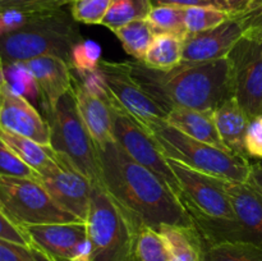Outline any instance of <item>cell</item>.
<instances>
[{"instance_id": "6da1fadb", "label": "cell", "mask_w": 262, "mask_h": 261, "mask_svg": "<svg viewBox=\"0 0 262 261\" xmlns=\"http://www.w3.org/2000/svg\"><path fill=\"white\" fill-rule=\"evenodd\" d=\"M99 151L104 188L124 209L138 228L147 225L193 227L186 206L156 174L133 160L115 141Z\"/></svg>"}, {"instance_id": "7a4b0ae2", "label": "cell", "mask_w": 262, "mask_h": 261, "mask_svg": "<svg viewBox=\"0 0 262 261\" xmlns=\"http://www.w3.org/2000/svg\"><path fill=\"white\" fill-rule=\"evenodd\" d=\"M143 91L164 110L177 107L215 110L234 97L228 58L210 61H182L170 71L150 68L143 61H125Z\"/></svg>"}, {"instance_id": "3957f363", "label": "cell", "mask_w": 262, "mask_h": 261, "mask_svg": "<svg viewBox=\"0 0 262 261\" xmlns=\"http://www.w3.org/2000/svg\"><path fill=\"white\" fill-rule=\"evenodd\" d=\"M81 40L72 14L63 9L40 13L23 27L0 36V64L23 63L45 55L68 61L72 48Z\"/></svg>"}, {"instance_id": "277c9868", "label": "cell", "mask_w": 262, "mask_h": 261, "mask_svg": "<svg viewBox=\"0 0 262 261\" xmlns=\"http://www.w3.org/2000/svg\"><path fill=\"white\" fill-rule=\"evenodd\" d=\"M84 223L89 261H136L138 227L104 187L94 184Z\"/></svg>"}, {"instance_id": "5b68a950", "label": "cell", "mask_w": 262, "mask_h": 261, "mask_svg": "<svg viewBox=\"0 0 262 261\" xmlns=\"http://www.w3.org/2000/svg\"><path fill=\"white\" fill-rule=\"evenodd\" d=\"M145 128L166 159H173L225 181L247 182L250 178V159L194 140L173 127L166 119L155 120Z\"/></svg>"}, {"instance_id": "8992f818", "label": "cell", "mask_w": 262, "mask_h": 261, "mask_svg": "<svg viewBox=\"0 0 262 261\" xmlns=\"http://www.w3.org/2000/svg\"><path fill=\"white\" fill-rule=\"evenodd\" d=\"M234 219L210 217L187 209L202 246L222 242L252 243L262 248V193L248 182L224 181Z\"/></svg>"}, {"instance_id": "52a82bcc", "label": "cell", "mask_w": 262, "mask_h": 261, "mask_svg": "<svg viewBox=\"0 0 262 261\" xmlns=\"http://www.w3.org/2000/svg\"><path fill=\"white\" fill-rule=\"evenodd\" d=\"M43 117L50 129L51 148L66 156L92 184L104 187L99 151L79 115L73 90L63 95Z\"/></svg>"}, {"instance_id": "ba28073f", "label": "cell", "mask_w": 262, "mask_h": 261, "mask_svg": "<svg viewBox=\"0 0 262 261\" xmlns=\"http://www.w3.org/2000/svg\"><path fill=\"white\" fill-rule=\"evenodd\" d=\"M0 210L17 227L82 222L54 201L38 179L0 177Z\"/></svg>"}, {"instance_id": "9c48e42d", "label": "cell", "mask_w": 262, "mask_h": 261, "mask_svg": "<svg viewBox=\"0 0 262 261\" xmlns=\"http://www.w3.org/2000/svg\"><path fill=\"white\" fill-rule=\"evenodd\" d=\"M114 140L130 158L165 182L181 199V187L158 143L147 129L112 100Z\"/></svg>"}, {"instance_id": "30bf717a", "label": "cell", "mask_w": 262, "mask_h": 261, "mask_svg": "<svg viewBox=\"0 0 262 261\" xmlns=\"http://www.w3.org/2000/svg\"><path fill=\"white\" fill-rule=\"evenodd\" d=\"M227 58L235 100L250 119L262 115V40L245 33Z\"/></svg>"}, {"instance_id": "8fae6325", "label": "cell", "mask_w": 262, "mask_h": 261, "mask_svg": "<svg viewBox=\"0 0 262 261\" xmlns=\"http://www.w3.org/2000/svg\"><path fill=\"white\" fill-rule=\"evenodd\" d=\"M72 71V69H71ZM77 109L97 148L114 140L112 99L99 69L92 72L72 71Z\"/></svg>"}, {"instance_id": "7c38bea8", "label": "cell", "mask_w": 262, "mask_h": 261, "mask_svg": "<svg viewBox=\"0 0 262 261\" xmlns=\"http://www.w3.org/2000/svg\"><path fill=\"white\" fill-rule=\"evenodd\" d=\"M168 163L181 187V201L186 209L210 217L234 219V212L224 188L225 179L202 173L173 159H168Z\"/></svg>"}, {"instance_id": "4fadbf2b", "label": "cell", "mask_w": 262, "mask_h": 261, "mask_svg": "<svg viewBox=\"0 0 262 261\" xmlns=\"http://www.w3.org/2000/svg\"><path fill=\"white\" fill-rule=\"evenodd\" d=\"M97 69L110 99L136 118L143 127L155 120L166 119L168 113L143 91L129 73L125 61L101 60Z\"/></svg>"}, {"instance_id": "5bb4252c", "label": "cell", "mask_w": 262, "mask_h": 261, "mask_svg": "<svg viewBox=\"0 0 262 261\" xmlns=\"http://www.w3.org/2000/svg\"><path fill=\"white\" fill-rule=\"evenodd\" d=\"M38 182L56 204L82 222L86 220L94 184L66 156L55 153V163L38 174Z\"/></svg>"}, {"instance_id": "9a60e30c", "label": "cell", "mask_w": 262, "mask_h": 261, "mask_svg": "<svg viewBox=\"0 0 262 261\" xmlns=\"http://www.w3.org/2000/svg\"><path fill=\"white\" fill-rule=\"evenodd\" d=\"M30 247L54 260H87L89 243L84 222L30 225L23 228Z\"/></svg>"}, {"instance_id": "2e32d148", "label": "cell", "mask_w": 262, "mask_h": 261, "mask_svg": "<svg viewBox=\"0 0 262 261\" xmlns=\"http://www.w3.org/2000/svg\"><path fill=\"white\" fill-rule=\"evenodd\" d=\"M246 32L242 14L232 15L222 25L184 38L183 61H210L227 58Z\"/></svg>"}, {"instance_id": "e0dca14e", "label": "cell", "mask_w": 262, "mask_h": 261, "mask_svg": "<svg viewBox=\"0 0 262 261\" xmlns=\"http://www.w3.org/2000/svg\"><path fill=\"white\" fill-rule=\"evenodd\" d=\"M0 128L50 146V129L45 117L27 99L10 91L5 83H3Z\"/></svg>"}, {"instance_id": "ac0fdd59", "label": "cell", "mask_w": 262, "mask_h": 261, "mask_svg": "<svg viewBox=\"0 0 262 261\" xmlns=\"http://www.w3.org/2000/svg\"><path fill=\"white\" fill-rule=\"evenodd\" d=\"M23 63L37 82L42 95V113L45 114L73 87L71 67L67 60L54 55L38 56Z\"/></svg>"}, {"instance_id": "d6986e66", "label": "cell", "mask_w": 262, "mask_h": 261, "mask_svg": "<svg viewBox=\"0 0 262 261\" xmlns=\"http://www.w3.org/2000/svg\"><path fill=\"white\" fill-rule=\"evenodd\" d=\"M217 130L230 153L248 159L246 154V133L251 119L235 97L223 102L214 112Z\"/></svg>"}, {"instance_id": "ffe728a7", "label": "cell", "mask_w": 262, "mask_h": 261, "mask_svg": "<svg viewBox=\"0 0 262 261\" xmlns=\"http://www.w3.org/2000/svg\"><path fill=\"white\" fill-rule=\"evenodd\" d=\"M166 122L183 132L184 135L215 146L222 150H228L217 130L215 115L212 110H196L177 107L169 112Z\"/></svg>"}, {"instance_id": "44dd1931", "label": "cell", "mask_w": 262, "mask_h": 261, "mask_svg": "<svg viewBox=\"0 0 262 261\" xmlns=\"http://www.w3.org/2000/svg\"><path fill=\"white\" fill-rule=\"evenodd\" d=\"M0 138L12 148L15 155L37 174H41L55 163V151L31 138L8 132L0 128Z\"/></svg>"}, {"instance_id": "7402d4cb", "label": "cell", "mask_w": 262, "mask_h": 261, "mask_svg": "<svg viewBox=\"0 0 262 261\" xmlns=\"http://www.w3.org/2000/svg\"><path fill=\"white\" fill-rule=\"evenodd\" d=\"M184 38L170 33H158L141 61L158 71H170L183 61Z\"/></svg>"}, {"instance_id": "603a6c76", "label": "cell", "mask_w": 262, "mask_h": 261, "mask_svg": "<svg viewBox=\"0 0 262 261\" xmlns=\"http://www.w3.org/2000/svg\"><path fill=\"white\" fill-rule=\"evenodd\" d=\"M160 232L168 240L174 261H202L204 246L199 232L193 227L163 225Z\"/></svg>"}, {"instance_id": "cb8c5ba5", "label": "cell", "mask_w": 262, "mask_h": 261, "mask_svg": "<svg viewBox=\"0 0 262 261\" xmlns=\"http://www.w3.org/2000/svg\"><path fill=\"white\" fill-rule=\"evenodd\" d=\"M123 49L136 60H143L156 32L147 19H137L114 31Z\"/></svg>"}, {"instance_id": "d4e9b609", "label": "cell", "mask_w": 262, "mask_h": 261, "mask_svg": "<svg viewBox=\"0 0 262 261\" xmlns=\"http://www.w3.org/2000/svg\"><path fill=\"white\" fill-rule=\"evenodd\" d=\"M136 261H174L165 235L147 225H141L135 241Z\"/></svg>"}, {"instance_id": "484cf974", "label": "cell", "mask_w": 262, "mask_h": 261, "mask_svg": "<svg viewBox=\"0 0 262 261\" xmlns=\"http://www.w3.org/2000/svg\"><path fill=\"white\" fill-rule=\"evenodd\" d=\"M3 78L8 89L27 99L33 106L42 109V95L35 77L25 63H12L2 66Z\"/></svg>"}, {"instance_id": "4316f807", "label": "cell", "mask_w": 262, "mask_h": 261, "mask_svg": "<svg viewBox=\"0 0 262 261\" xmlns=\"http://www.w3.org/2000/svg\"><path fill=\"white\" fill-rule=\"evenodd\" d=\"M151 9V0H112L101 25L114 32L133 20L146 19Z\"/></svg>"}, {"instance_id": "83f0119b", "label": "cell", "mask_w": 262, "mask_h": 261, "mask_svg": "<svg viewBox=\"0 0 262 261\" xmlns=\"http://www.w3.org/2000/svg\"><path fill=\"white\" fill-rule=\"evenodd\" d=\"M202 261H262V248L245 242L215 243L205 246Z\"/></svg>"}, {"instance_id": "f1b7e54d", "label": "cell", "mask_w": 262, "mask_h": 261, "mask_svg": "<svg viewBox=\"0 0 262 261\" xmlns=\"http://www.w3.org/2000/svg\"><path fill=\"white\" fill-rule=\"evenodd\" d=\"M146 19L151 23L158 33H170L182 38L188 35L186 27V8L174 5H158L152 7Z\"/></svg>"}, {"instance_id": "f546056e", "label": "cell", "mask_w": 262, "mask_h": 261, "mask_svg": "<svg viewBox=\"0 0 262 261\" xmlns=\"http://www.w3.org/2000/svg\"><path fill=\"white\" fill-rule=\"evenodd\" d=\"M233 14L212 7L186 8V27L188 33H199L211 30L229 19Z\"/></svg>"}, {"instance_id": "4dcf8cb0", "label": "cell", "mask_w": 262, "mask_h": 261, "mask_svg": "<svg viewBox=\"0 0 262 261\" xmlns=\"http://www.w3.org/2000/svg\"><path fill=\"white\" fill-rule=\"evenodd\" d=\"M101 46L92 40H81L72 48L68 64L72 71L84 73L97 69L101 59Z\"/></svg>"}, {"instance_id": "1f68e13d", "label": "cell", "mask_w": 262, "mask_h": 261, "mask_svg": "<svg viewBox=\"0 0 262 261\" xmlns=\"http://www.w3.org/2000/svg\"><path fill=\"white\" fill-rule=\"evenodd\" d=\"M112 0H73L71 14L76 22L84 25H101Z\"/></svg>"}, {"instance_id": "d6a6232c", "label": "cell", "mask_w": 262, "mask_h": 261, "mask_svg": "<svg viewBox=\"0 0 262 261\" xmlns=\"http://www.w3.org/2000/svg\"><path fill=\"white\" fill-rule=\"evenodd\" d=\"M0 177L38 179V174L23 163L14 151L0 138Z\"/></svg>"}, {"instance_id": "836d02e7", "label": "cell", "mask_w": 262, "mask_h": 261, "mask_svg": "<svg viewBox=\"0 0 262 261\" xmlns=\"http://www.w3.org/2000/svg\"><path fill=\"white\" fill-rule=\"evenodd\" d=\"M69 0H0V9H15L37 14L61 9Z\"/></svg>"}, {"instance_id": "e575fe53", "label": "cell", "mask_w": 262, "mask_h": 261, "mask_svg": "<svg viewBox=\"0 0 262 261\" xmlns=\"http://www.w3.org/2000/svg\"><path fill=\"white\" fill-rule=\"evenodd\" d=\"M246 154L248 159H262V115L251 119L246 133Z\"/></svg>"}, {"instance_id": "d590c367", "label": "cell", "mask_w": 262, "mask_h": 261, "mask_svg": "<svg viewBox=\"0 0 262 261\" xmlns=\"http://www.w3.org/2000/svg\"><path fill=\"white\" fill-rule=\"evenodd\" d=\"M0 261H37L32 248L0 238Z\"/></svg>"}, {"instance_id": "8d00e7d4", "label": "cell", "mask_w": 262, "mask_h": 261, "mask_svg": "<svg viewBox=\"0 0 262 261\" xmlns=\"http://www.w3.org/2000/svg\"><path fill=\"white\" fill-rule=\"evenodd\" d=\"M0 238L30 247V241H28L25 230L10 222L2 210H0Z\"/></svg>"}, {"instance_id": "74e56055", "label": "cell", "mask_w": 262, "mask_h": 261, "mask_svg": "<svg viewBox=\"0 0 262 261\" xmlns=\"http://www.w3.org/2000/svg\"><path fill=\"white\" fill-rule=\"evenodd\" d=\"M151 4H152V7H158V5H174V7L181 8L212 7L230 13L229 7L223 0H151Z\"/></svg>"}, {"instance_id": "f35d334b", "label": "cell", "mask_w": 262, "mask_h": 261, "mask_svg": "<svg viewBox=\"0 0 262 261\" xmlns=\"http://www.w3.org/2000/svg\"><path fill=\"white\" fill-rule=\"evenodd\" d=\"M247 35L255 36L262 40V9L250 10L242 14Z\"/></svg>"}, {"instance_id": "ab89813d", "label": "cell", "mask_w": 262, "mask_h": 261, "mask_svg": "<svg viewBox=\"0 0 262 261\" xmlns=\"http://www.w3.org/2000/svg\"><path fill=\"white\" fill-rule=\"evenodd\" d=\"M247 182L262 193V159H256L255 163H251L250 178Z\"/></svg>"}, {"instance_id": "60d3db41", "label": "cell", "mask_w": 262, "mask_h": 261, "mask_svg": "<svg viewBox=\"0 0 262 261\" xmlns=\"http://www.w3.org/2000/svg\"><path fill=\"white\" fill-rule=\"evenodd\" d=\"M223 2L227 3L233 15L245 14L250 10L251 0H223Z\"/></svg>"}, {"instance_id": "b9f144b4", "label": "cell", "mask_w": 262, "mask_h": 261, "mask_svg": "<svg viewBox=\"0 0 262 261\" xmlns=\"http://www.w3.org/2000/svg\"><path fill=\"white\" fill-rule=\"evenodd\" d=\"M32 251H33V253H35V257L37 261H87V260H54V258L46 257V256H43L42 253L37 252V251L33 250V248H32Z\"/></svg>"}, {"instance_id": "7bdbcfd3", "label": "cell", "mask_w": 262, "mask_h": 261, "mask_svg": "<svg viewBox=\"0 0 262 261\" xmlns=\"http://www.w3.org/2000/svg\"><path fill=\"white\" fill-rule=\"evenodd\" d=\"M256 9H262V0H251L250 10ZM250 10H248V12H250Z\"/></svg>"}, {"instance_id": "ee69618b", "label": "cell", "mask_w": 262, "mask_h": 261, "mask_svg": "<svg viewBox=\"0 0 262 261\" xmlns=\"http://www.w3.org/2000/svg\"><path fill=\"white\" fill-rule=\"evenodd\" d=\"M3 83H4V78H3L2 67H0V110H2V104H3Z\"/></svg>"}, {"instance_id": "f6af8a7d", "label": "cell", "mask_w": 262, "mask_h": 261, "mask_svg": "<svg viewBox=\"0 0 262 261\" xmlns=\"http://www.w3.org/2000/svg\"><path fill=\"white\" fill-rule=\"evenodd\" d=\"M71 2H73V0H69V4H71Z\"/></svg>"}, {"instance_id": "bcb514c9", "label": "cell", "mask_w": 262, "mask_h": 261, "mask_svg": "<svg viewBox=\"0 0 262 261\" xmlns=\"http://www.w3.org/2000/svg\"><path fill=\"white\" fill-rule=\"evenodd\" d=\"M0 67H2V64H0Z\"/></svg>"}]
</instances>
